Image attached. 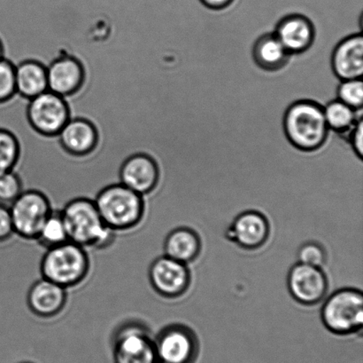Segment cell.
Listing matches in <instances>:
<instances>
[{"mask_svg": "<svg viewBox=\"0 0 363 363\" xmlns=\"http://www.w3.org/2000/svg\"><path fill=\"white\" fill-rule=\"evenodd\" d=\"M69 239L85 249L103 250L115 241V231L103 222L94 200L78 197L67 202L60 210Z\"/></svg>", "mask_w": 363, "mask_h": 363, "instance_id": "1", "label": "cell"}, {"mask_svg": "<svg viewBox=\"0 0 363 363\" xmlns=\"http://www.w3.org/2000/svg\"><path fill=\"white\" fill-rule=\"evenodd\" d=\"M284 131L294 148L304 152L318 151L329 133L323 107L311 99L295 102L284 114Z\"/></svg>", "mask_w": 363, "mask_h": 363, "instance_id": "2", "label": "cell"}, {"mask_svg": "<svg viewBox=\"0 0 363 363\" xmlns=\"http://www.w3.org/2000/svg\"><path fill=\"white\" fill-rule=\"evenodd\" d=\"M94 202L103 222L115 232L133 229L145 218V197L120 183L102 187Z\"/></svg>", "mask_w": 363, "mask_h": 363, "instance_id": "3", "label": "cell"}, {"mask_svg": "<svg viewBox=\"0 0 363 363\" xmlns=\"http://www.w3.org/2000/svg\"><path fill=\"white\" fill-rule=\"evenodd\" d=\"M86 250L71 241L46 249L40 263L43 278L67 290L79 286L90 273L91 259Z\"/></svg>", "mask_w": 363, "mask_h": 363, "instance_id": "4", "label": "cell"}, {"mask_svg": "<svg viewBox=\"0 0 363 363\" xmlns=\"http://www.w3.org/2000/svg\"><path fill=\"white\" fill-rule=\"evenodd\" d=\"M325 328L337 336L362 332L363 295L355 288H343L330 295L321 308Z\"/></svg>", "mask_w": 363, "mask_h": 363, "instance_id": "5", "label": "cell"}, {"mask_svg": "<svg viewBox=\"0 0 363 363\" xmlns=\"http://www.w3.org/2000/svg\"><path fill=\"white\" fill-rule=\"evenodd\" d=\"M115 363H156L155 337L140 321H127L117 327L112 336Z\"/></svg>", "mask_w": 363, "mask_h": 363, "instance_id": "6", "label": "cell"}, {"mask_svg": "<svg viewBox=\"0 0 363 363\" xmlns=\"http://www.w3.org/2000/svg\"><path fill=\"white\" fill-rule=\"evenodd\" d=\"M14 234L25 240L37 239L43 224L52 212L51 201L37 188H25L9 206Z\"/></svg>", "mask_w": 363, "mask_h": 363, "instance_id": "7", "label": "cell"}, {"mask_svg": "<svg viewBox=\"0 0 363 363\" xmlns=\"http://www.w3.org/2000/svg\"><path fill=\"white\" fill-rule=\"evenodd\" d=\"M157 360L162 363H195L199 354L197 334L183 323H172L155 337Z\"/></svg>", "mask_w": 363, "mask_h": 363, "instance_id": "8", "label": "cell"}, {"mask_svg": "<svg viewBox=\"0 0 363 363\" xmlns=\"http://www.w3.org/2000/svg\"><path fill=\"white\" fill-rule=\"evenodd\" d=\"M148 278L155 293L168 300H176L184 296L191 283L188 266L166 255L152 262Z\"/></svg>", "mask_w": 363, "mask_h": 363, "instance_id": "9", "label": "cell"}, {"mask_svg": "<svg viewBox=\"0 0 363 363\" xmlns=\"http://www.w3.org/2000/svg\"><path fill=\"white\" fill-rule=\"evenodd\" d=\"M287 286L295 301L311 307L325 300L329 281L322 268L298 262L288 273Z\"/></svg>", "mask_w": 363, "mask_h": 363, "instance_id": "10", "label": "cell"}, {"mask_svg": "<svg viewBox=\"0 0 363 363\" xmlns=\"http://www.w3.org/2000/svg\"><path fill=\"white\" fill-rule=\"evenodd\" d=\"M28 117L42 134H58L69 121V109L62 96L50 90L30 99Z\"/></svg>", "mask_w": 363, "mask_h": 363, "instance_id": "11", "label": "cell"}, {"mask_svg": "<svg viewBox=\"0 0 363 363\" xmlns=\"http://www.w3.org/2000/svg\"><path fill=\"white\" fill-rule=\"evenodd\" d=\"M270 236L269 220L262 212H241L227 227L224 237L245 251H255L264 246Z\"/></svg>", "mask_w": 363, "mask_h": 363, "instance_id": "12", "label": "cell"}, {"mask_svg": "<svg viewBox=\"0 0 363 363\" xmlns=\"http://www.w3.org/2000/svg\"><path fill=\"white\" fill-rule=\"evenodd\" d=\"M119 179L120 183L145 197L157 190L161 183V173L150 156L135 155L121 167Z\"/></svg>", "mask_w": 363, "mask_h": 363, "instance_id": "13", "label": "cell"}, {"mask_svg": "<svg viewBox=\"0 0 363 363\" xmlns=\"http://www.w3.org/2000/svg\"><path fill=\"white\" fill-rule=\"evenodd\" d=\"M67 290L58 284L42 278L33 283L27 296L28 307L39 318H55L65 308Z\"/></svg>", "mask_w": 363, "mask_h": 363, "instance_id": "14", "label": "cell"}, {"mask_svg": "<svg viewBox=\"0 0 363 363\" xmlns=\"http://www.w3.org/2000/svg\"><path fill=\"white\" fill-rule=\"evenodd\" d=\"M290 55H301L311 48L315 37L314 24L307 16L294 13L279 21L274 32Z\"/></svg>", "mask_w": 363, "mask_h": 363, "instance_id": "15", "label": "cell"}, {"mask_svg": "<svg viewBox=\"0 0 363 363\" xmlns=\"http://www.w3.org/2000/svg\"><path fill=\"white\" fill-rule=\"evenodd\" d=\"M332 65L334 73L341 80H362L363 74V37L350 36L333 51Z\"/></svg>", "mask_w": 363, "mask_h": 363, "instance_id": "16", "label": "cell"}, {"mask_svg": "<svg viewBox=\"0 0 363 363\" xmlns=\"http://www.w3.org/2000/svg\"><path fill=\"white\" fill-rule=\"evenodd\" d=\"M45 69L48 70V90L60 96L72 94L83 81V67L71 56L60 55Z\"/></svg>", "mask_w": 363, "mask_h": 363, "instance_id": "17", "label": "cell"}, {"mask_svg": "<svg viewBox=\"0 0 363 363\" xmlns=\"http://www.w3.org/2000/svg\"><path fill=\"white\" fill-rule=\"evenodd\" d=\"M164 255L188 265L196 261L201 254V237L190 227H180L167 236L163 245Z\"/></svg>", "mask_w": 363, "mask_h": 363, "instance_id": "18", "label": "cell"}, {"mask_svg": "<svg viewBox=\"0 0 363 363\" xmlns=\"http://www.w3.org/2000/svg\"><path fill=\"white\" fill-rule=\"evenodd\" d=\"M290 56V53L274 32L261 36L252 48V59L256 65L269 72H275L283 69Z\"/></svg>", "mask_w": 363, "mask_h": 363, "instance_id": "19", "label": "cell"}, {"mask_svg": "<svg viewBox=\"0 0 363 363\" xmlns=\"http://www.w3.org/2000/svg\"><path fill=\"white\" fill-rule=\"evenodd\" d=\"M59 135L67 151L77 155L91 151L97 141L95 128L84 119H69Z\"/></svg>", "mask_w": 363, "mask_h": 363, "instance_id": "20", "label": "cell"}, {"mask_svg": "<svg viewBox=\"0 0 363 363\" xmlns=\"http://www.w3.org/2000/svg\"><path fill=\"white\" fill-rule=\"evenodd\" d=\"M16 92L32 99L48 90V70L42 64L27 60L14 66Z\"/></svg>", "mask_w": 363, "mask_h": 363, "instance_id": "21", "label": "cell"}, {"mask_svg": "<svg viewBox=\"0 0 363 363\" xmlns=\"http://www.w3.org/2000/svg\"><path fill=\"white\" fill-rule=\"evenodd\" d=\"M323 112L329 129L342 134L353 130L354 124L362 117H358L357 110L350 108L340 99H334L329 102L323 109Z\"/></svg>", "mask_w": 363, "mask_h": 363, "instance_id": "22", "label": "cell"}, {"mask_svg": "<svg viewBox=\"0 0 363 363\" xmlns=\"http://www.w3.org/2000/svg\"><path fill=\"white\" fill-rule=\"evenodd\" d=\"M42 247L46 249L58 246L69 241L62 212L52 210L45 220L38 234L37 239Z\"/></svg>", "mask_w": 363, "mask_h": 363, "instance_id": "23", "label": "cell"}, {"mask_svg": "<svg viewBox=\"0 0 363 363\" xmlns=\"http://www.w3.org/2000/svg\"><path fill=\"white\" fill-rule=\"evenodd\" d=\"M17 158L16 139L9 131L0 130V176L13 170Z\"/></svg>", "mask_w": 363, "mask_h": 363, "instance_id": "24", "label": "cell"}, {"mask_svg": "<svg viewBox=\"0 0 363 363\" xmlns=\"http://www.w3.org/2000/svg\"><path fill=\"white\" fill-rule=\"evenodd\" d=\"M337 97L354 110H362L363 83L362 80H343L337 88Z\"/></svg>", "mask_w": 363, "mask_h": 363, "instance_id": "25", "label": "cell"}, {"mask_svg": "<svg viewBox=\"0 0 363 363\" xmlns=\"http://www.w3.org/2000/svg\"><path fill=\"white\" fill-rule=\"evenodd\" d=\"M23 190V180L13 170L0 176V204L10 206Z\"/></svg>", "mask_w": 363, "mask_h": 363, "instance_id": "26", "label": "cell"}, {"mask_svg": "<svg viewBox=\"0 0 363 363\" xmlns=\"http://www.w3.org/2000/svg\"><path fill=\"white\" fill-rule=\"evenodd\" d=\"M297 257L300 263L323 268L326 264L328 255L322 244L316 242H307L298 249Z\"/></svg>", "mask_w": 363, "mask_h": 363, "instance_id": "27", "label": "cell"}, {"mask_svg": "<svg viewBox=\"0 0 363 363\" xmlns=\"http://www.w3.org/2000/svg\"><path fill=\"white\" fill-rule=\"evenodd\" d=\"M16 92V69L9 60L0 59V102L9 99Z\"/></svg>", "mask_w": 363, "mask_h": 363, "instance_id": "28", "label": "cell"}, {"mask_svg": "<svg viewBox=\"0 0 363 363\" xmlns=\"http://www.w3.org/2000/svg\"><path fill=\"white\" fill-rule=\"evenodd\" d=\"M14 234L9 206L0 204V244L6 243Z\"/></svg>", "mask_w": 363, "mask_h": 363, "instance_id": "29", "label": "cell"}, {"mask_svg": "<svg viewBox=\"0 0 363 363\" xmlns=\"http://www.w3.org/2000/svg\"><path fill=\"white\" fill-rule=\"evenodd\" d=\"M350 141L355 155L362 161L363 156V121L362 117L357 120L353 130L351 131Z\"/></svg>", "mask_w": 363, "mask_h": 363, "instance_id": "30", "label": "cell"}, {"mask_svg": "<svg viewBox=\"0 0 363 363\" xmlns=\"http://www.w3.org/2000/svg\"><path fill=\"white\" fill-rule=\"evenodd\" d=\"M199 1L210 10L220 11L233 5L235 0H199Z\"/></svg>", "mask_w": 363, "mask_h": 363, "instance_id": "31", "label": "cell"}, {"mask_svg": "<svg viewBox=\"0 0 363 363\" xmlns=\"http://www.w3.org/2000/svg\"><path fill=\"white\" fill-rule=\"evenodd\" d=\"M0 59H2V48H1V44H0Z\"/></svg>", "mask_w": 363, "mask_h": 363, "instance_id": "32", "label": "cell"}, {"mask_svg": "<svg viewBox=\"0 0 363 363\" xmlns=\"http://www.w3.org/2000/svg\"><path fill=\"white\" fill-rule=\"evenodd\" d=\"M23 363H30V362H23Z\"/></svg>", "mask_w": 363, "mask_h": 363, "instance_id": "33", "label": "cell"}, {"mask_svg": "<svg viewBox=\"0 0 363 363\" xmlns=\"http://www.w3.org/2000/svg\"><path fill=\"white\" fill-rule=\"evenodd\" d=\"M156 363H162V362H156Z\"/></svg>", "mask_w": 363, "mask_h": 363, "instance_id": "34", "label": "cell"}]
</instances>
